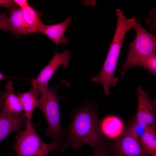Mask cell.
<instances>
[{"label":"cell","mask_w":156,"mask_h":156,"mask_svg":"<svg viewBox=\"0 0 156 156\" xmlns=\"http://www.w3.org/2000/svg\"><path fill=\"white\" fill-rule=\"evenodd\" d=\"M21 10L23 17L26 23L34 33L38 32L42 23L38 13L29 5Z\"/></svg>","instance_id":"obj_16"},{"label":"cell","mask_w":156,"mask_h":156,"mask_svg":"<svg viewBox=\"0 0 156 156\" xmlns=\"http://www.w3.org/2000/svg\"><path fill=\"white\" fill-rule=\"evenodd\" d=\"M62 85L68 87L70 84L63 79L54 87H38L40 92V109L43 112L48 125L45 131L46 134L51 137L52 142L59 145L61 150L65 140V134L61 126L59 103L64 96L59 97L57 91Z\"/></svg>","instance_id":"obj_3"},{"label":"cell","mask_w":156,"mask_h":156,"mask_svg":"<svg viewBox=\"0 0 156 156\" xmlns=\"http://www.w3.org/2000/svg\"><path fill=\"white\" fill-rule=\"evenodd\" d=\"M93 150L94 153L92 156H115L105 143Z\"/></svg>","instance_id":"obj_18"},{"label":"cell","mask_w":156,"mask_h":156,"mask_svg":"<svg viewBox=\"0 0 156 156\" xmlns=\"http://www.w3.org/2000/svg\"><path fill=\"white\" fill-rule=\"evenodd\" d=\"M137 110L132 121L139 127L145 129L156 125V99H151L148 94L141 86L137 87Z\"/></svg>","instance_id":"obj_7"},{"label":"cell","mask_w":156,"mask_h":156,"mask_svg":"<svg viewBox=\"0 0 156 156\" xmlns=\"http://www.w3.org/2000/svg\"><path fill=\"white\" fill-rule=\"evenodd\" d=\"M27 120L24 114L16 115L0 110V143L10 134L19 131Z\"/></svg>","instance_id":"obj_9"},{"label":"cell","mask_w":156,"mask_h":156,"mask_svg":"<svg viewBox=\"0 0 156 156\" xmlns=\"http://www.w3.org/2000/svg\"><path fill=\"white\" fill-rule=\"evenodd\" d=\"M0 29L11 33V29L9 20L6 12L0 14Z\"/></svg>","instance_id":"obj_19"},{"label":"cell","mask_w":156,"mask_h":156,"mask_svg":"<svg viewBox=\"0 0 156 156\" xmlns=\"http://www.w3.org/2000/svg\"><path fill=\"white\" fill-rule=\"evenodd\" d=\"M100 123L94 105L86 103L77 109L72 115L62 151L69 147L77 150L85 144L94 149L104 144Z\"/></svg>","instance_id":"obj_1"},{"label":"cell","mask_w":156,"mask_h":156,"mask_svg":"<svg viewBox=\"0 0 156 156\" xmlns=\"http://www.w3.org/2000/svg\"><path fill=\"white\" fill-rule=\"evenodd\" d=\"M69 17L64 21L53 25H46L42 23L38 32L45 35L58 46L60 44H66L68 39L64 37L65 32L71 22Z\"/></svg>","instance_id":"obj_11"},{"label":"cell","mask_w":156,"mask_h":156,"mask_svg":"<svg viewBox=\"0 0 156 156\" xmlns=\"http://www.w3.org/2000/svg\"><path fill=\"white\" fill-rule=\"evenodd\" d=\"M133 28L136 37L130 45L127 58L120 68L123 77L131 68L138 66L143 60L156 53V36L146 31L137 21Z\"/></svg>","instance_id":"obj_4"},{"label":"cell","mask_w":156,"mask_h":156,"mask_svg":"<svg viewBox=\"0 0 156 156\" xmlns=\"http://www.w3.org/2000/svg\"><path fill=\"white\" fill-rule=\"evenodd\" d=\"M13 1L17 6H19V8L21 9L29 5L28 1L26 0H13Z\"/></svg>","instance_id":"obj_21"},{"label":"cell","mask_w":156,"mask_h":156,"mask_svg":"<svg viewBox=\"0 0 156 156\" xmlns=\"http://www.w3.org/2000/svg\"><path fill=\"white\" fill-rule=\"evenodd\" d=\"M31 89L24 92L15 93L20 100L26 117L27 122H31L32 114L34 109H40L39 101L40 92L37 84L32 79L31 80Z\"/></svg>","instance_id":"obj_10"},{"label":"cell","mask_w":156,"mask_h":156,"mask_svg":"<svg viewBox=\"0 0 156 156\" xmlns=\"http://www.w3.org/2000/svg\"><path fill=\"white\" fill-rule=\"evenodd\" d=\"M25 125V130H20L17 133L13 146L17 156H46L53 151H61L58 144L44 142L31 122H26Z\"/></svg>","instance_id":"obj_5"},{"label":"cell","mask_w":156,"mask_h":156,"mask_svg":"<svg viewBox=\"0 0 156 156\" xmlns=\"http://www.w3.org/2000/svg\"><path fill=\"white\" fill-rule=\"evenodd\" d=\"M11 29V33L18 36L27 35L34 33L32 29L25 22L23 17L22 10L17 7L10 9L8 17Z\"/></svg>","instance_id":"obj_13"},{"label":"cell","mask_w":156,"mask_h":156,"mask_svg":"<svg viewBox=\"0 0 156 156\" xmlns=\"http://www.w3.org/2000/svg\"><path fill=\"white\" fill-rule=\"evenodd\" d=\"M17 6L13 0H0V7L10 9Z\"/></svg>","instance_id":"obj_20"},{"label":"cell","mask_w":156,"mask_h":156,"mask_svg":"<svg viewBox=\"0 0 156 156\" xmlns=\"http://www.w3.org/2000/svg\"><path fill=\"white\" fill-rule=\"evenodd\" d=\"M156 53L145 58L142 61L138 66L145 68L151 74L155 75L156 74Z\"/></svg>","instance_id":"obj_17"},{"label":"cell","mask_w":156,"mask_h":156,"mask_svg":"<svg viewBox=\"0 0 156 156\" xmlns=\"http://www.w3.org/2000/svg\"><path fill=\"white\" fill-rule=\"evenodd\" d=\"M114 143L111 150L115 156H150L143 149L140 140L129 125Z\"/></svg>","instance_id":"obj_6"},{"label":"cell","mask_w":156,"mask_h":156,"mask_svg":"<svg viewBox=\"0 0 156 156\" xmlns=\"http://www.w3.org/2000/svg\"><path fill=\"white\" fill-rule=\"evenodd\" d=\"M14 91L13 83L10 81L6 85L4 91L0 93L2 99L0 109L10 114L20 115L23 109L19 99Z\"/></svg>","instance_id":"obj_12"},{"label":"cell","mask_w":156,"mask_h":156,"mask_svg":"<svg viewBox=\"0 0 156 156\" xmlns=\"http://www.w3.org/2000/svg\"><path fill=\"white\" fill-rule=\"evenodd\" d=\"M8 77L4 76L0 72V82L3 79Z\"/></svg>","instance_id":"obj_22"},{"label":"cell","mask_w":156,"mask_h":156,"mask_svg":"<svg viewBox=\"0 0 156 156\" xmlns=\"http://www.w3.org/2000/svg\"><path fill=\"white\" fill-rule=\"evenodd\" d=\"M117 21L116 30L102 68L99 75L91 78L92 81L98 83L103 88L104 93L109 96L111 86L119 81L114 77L121 49L125 36L133 28L136 20L129 18L124 15L120 9L116 10Z\"/></svg>","instance_id":"obj_2"},{"label":"cell","mask_w":156,"mask_h":156,"mask_svg":"<svg viewBox=\"0 0 156 156\" xmlns=\"http://www.w3.org/2000/svg\"><path fill=\"white\" fill-rule=\"evenodd\" d=\"M70 53L67 50L62 53L57 52L49 63L40 71L36 79H33L38 87L48 86L49 82L61 66L64 68L69 66Z\"/></svg>","instance_id":"obj_8"},{"label":"cell","mask_w":156,"mask_h":156,"mask_svg":"<svg viewBox=\"0 0 156 156\" xmlns=\"http://www.w3.org/2000/svg\"><path fill=\"white\" fill-rule=\"evenodd\" d=\"M141 145L150 156H156V131L155 126L146 128L140 138Z\"/></svg>","instance_id":"obj_15"},{"label":"cell","mask_w":156,"mask_h":156,"mask_svg":"<svg viewBox=\"0 0 156 156\" xmlns=\"http://www.w3.org/2000/svg\"><path fill=\"white\" fill-rule=\"evenodd\" d=\"M100 127L104 136L111 138L118 137L124 129L120 118L115 115H109L101 121Z\"/></svg>","instance_id":"obj_14"}]
</instances>
